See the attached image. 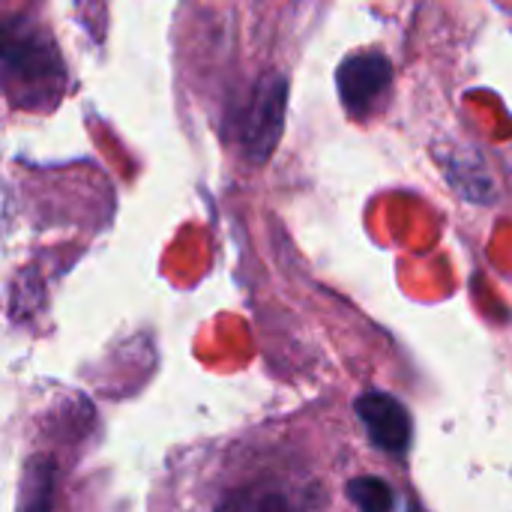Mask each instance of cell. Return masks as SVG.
Masks as SVG:
<instances>
[{
  "mask_svg": "<svg viewBox=\"0 0 512 512\" xmlns=\"http://www.w3.org/2000/svg\"><path fill=\"white\" fill-rule=\"evenodd\" d=\"M3 72L12 99L24 108H42L63 90V63L48 39L30 21L6 24L3 33Z\"/></svg>",
  "mask_w": 512,
  "mask_h": 512,
  "instance_id": "1",
  "label": "cell"
},
{
  "mask_svg": "<svg viewBox=\"0 0 512 512\" xmlns=\"http://www.w3.org/2000/svg\"><path fill=\"white\" fill-rule=\"evenodd\" d=\"M285 108H288V78L282 72L261 75L237 123L240 153L246 162L252 165L270 162L285 132Z\"/></svg>",
  "mask_w": 512,
  "mask_h": 512,
  "instance_id": "2",
  "label": "cell"
},
{
  "mask_svg": "<svg viewBox=\"0 0 512 512\" xmlns=\"http://www.w3.org/2000/svg\"><path fill=\"white\" fill-rule=\"evenodd\" d=\"M390 84H393V66L378 51L354 54L336 72V87H339L342 105L351 117H360V120L372 117L384 105Z\"/></svg>",
  "mask_w": 512,
  "mask_h": 512,
  "instance_id": "3",
  "label": "cell"
},
{
  "mask_svg": "<svg viewBox=\"0 0 512 512\" xmlns=\"http://www.w3.org/2000/svg\"><path fill=\"white\" fill-rule=\"evenodd\" d=\"M357 417L369 435V441L390 453V456H405L408 447H411V414L405 411V405L390 396V393H363L357 399Z\"/></svg>",
  "mask_w": 512,
  "mask_h": 512,
  "instance_id": "4",
  "label": "cell"
},
{
  "mask_svg": "<svg viewBox=\"0 0 512 512\" xmlns=\"http://www.w3.org/2000/svg\"><path fill=\"white\" fill-rule=\"evenodd\" d=\"M213 512H312V495L291 483L261 477L225 492Z\"/></svg>",
  "mask_w": 512,
  "mask_h": 512,
  "instance_id": "5",
  "label": "cell"
},
{
  "mask_svg": "<svg viewBox=\"0 0 512 512\" xmlns=\"http://www.w3.org/2000/svg\"><path fill=\"white\" fill-rule=\"evenodd\" d=\"M54 483L57 468L48 456H30L21 474L18 512H51L54 510Z\"/></svg>",
  "mask_w": 512,
  "mask_h": 512,
  "instance_id": "6",
  "label": "cell"
},
{
  "mask_svg": "<svg viewBox=\"0 0 512 512\" xmlns=\"http://www.w3.org/2000/svg\"><path fill=\"white\" fill-rule=\"evenodd\" d=\"M348 498L357 504L360 512H393L396 507V495L390 489V483H384L381 477H357L348 483Z\"/></svg>",
  "mask_w": 512,
  "mask_h": 512,
  "instance_id": "7",
  "label": "cell"
}]
</instances>
